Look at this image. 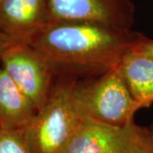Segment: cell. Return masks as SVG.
I'll list each match as a JSON object with an SVG mask.
<instances>
[{
	"instance_id": "3",
	"label": "cell",
	"mask_w": 153,
	"mask_h": 153,
	"mask_svg": "<svg viewBox=\"0 0 153 153\" xmlns=\"http://www.w3.org/2000/svg\"><path fill=\"white\" fill-rule=\"evenodd\" d=\"M80 102L84 117L110 125H128L141 106L133 97L118 66L81 83Z\"/></svg>"
},
{
	"instance_id": "11",
	"label": "cell",
	"mask_w": 153,
	"mask_h": 153,
	"mask_svg": "<svg viewBox=\"0 0 153 153\" xmlns=\"http://www.w3.org/2000/svg\"><path fill=\"white\" fill-rule=\"evenodd\" d=\"M132 153H153V125L140 126L138 141Z\"/></svg>"
},
{
	"instance_id": "6",
	"label": "cell",
	"mask_w": 153,
	"mask_h": 153,
	"mask_svg": "<svg viewBox=\"0 0 153 153\" xmlns=\"http://www.w3.org/2000/svg\"><path fill=\"white\" fill-rule=\"evenodd\" d=\"M52 22L79 21L130 30L134 20L131 0H48Z\"/></svg>"
},
{
	"instance_id": "13",
	"label": "cell",
	"mask_w": 153,
	"mask_h": 153,
	"mask_svg": "<svg viewBox=\"0 0 153 153\" xmlns=\"http://www.w3.org/2000/svg\"><path fill=\"white\" fill-rule=\"evenodd\" d=\"M16 42H20V41L13 38L5 33L0 32V60L6 49Z\"/></svg>"
},
{
	"instance_id": "9",
	"label": "cell",
	"mask_w": 153,
	"mask_h": 153,
	"mask_svg": "<svg viewBox=\"0 0 153 153\" xmlns=\"http://www.w3.org/2000/svg\"><path fill=\"white\" fill-rule=\"evenodd\" d=\"M118 69L133 97L141 108L152 105L153 104V58L139 50L135 45L123 58Z\"/></svg>"
},
{
	"instance_id": "7",
	"label": "cell",
	"mask_w": 153,
	"mask_h": 153,
	"mask_svg": "<svg viewBox=\"0 0 153 153\" xmlns=\"http://www.w3.org/2000/svg\"><path fill=\"white\" fill-rule=\"evenodd\" d=\"M52 19L48 0H0V32L27 42Z\"/></svg>"
},
{
	"instance_id": "1",
	"label": "cell",
	"mask_w": 153,
	"mask_h": 153,
	"mask_svg": "<svg viewBox=\"0 0 153 153\" xmlns=\"http://www.w3.org/2000/svg\"><path fill=\"white\" fill-rule=\"evenodd\" d=\"M142 34L97 22H52L28 39L56 75L105 71L119 66Z\"/></svg>"
},
{
	"instance_id": "5",
	"label": "cell",
	"mask_w": 153,
	"mask_h": 153,
	"mask_svg": "<svg viewBox=\"0 0 153 153\" xmlns=\"http://www.w3.org/2000/svg\"><path fill=\"white\" fill-rule=\"evenodd\" d=\"M140 128L134 121L119 127L84 117L60 153H132Z\"/></svg>"
},
{
	"instance_id": "10",
	"label": "cell",
	"mask_w": 153,
	"mask_h": 153,
	"mask_svg": "<svg viewBox=\"0 0 153 153\" xmlns=\"http://www.w3.org/2000/svg\"><path fill=\"white\" fill-rule=\"evenodd\" d=\"M0 153H33L24 130L0 128Z\"/></svg>"
},
{
	"instance_id": "8",
	"label": "cell",
	"mask_w": 153,
	"mask_h": 153,
	"mask_svg": "<svg viewBox=\"0 0 153 153\" xmlns=\"http://www.w3.org/2000/svg\"><path fill=\"white\" fill-rule=\"evenodd\" d=\"M37 113L32 100L0 66V128L24 130Z\"/></svg>"
},
{
	"instance_id": "12",
	"label": "cell",
	"mask_w": 153,
	"mask_h": 153,
	"mask_svg": "<svg viewBox=\"0 0 153 153\" xmlns=\"http://www.w3.org/2000/svg\"><path fill=\"white\" fill-rule=\"evenodd\" d=\"M136 48L153 58V39H150L142 35L140 41L137 43Z\"/></svg>"
},
{
	"instance_id": "2",
	"label": "cell",
	"mask_w": 153,
	"mask_h": 153,
	"mask_svg": "<svg viewBox=\"0 0 153 153\" xmlns=\"http://www.w3.org/2000/svg\"><path fill=\"white\" fill-rule=\"evenodd\" d=\"M46 103L24 129L33 153H60L85 117L81 83L73 75H56Z\"/></svg>"
},
{
	"instance_id": "4",
	"label": "cell",
	"mask_w": 153,
	"mask_h": 153,
	"mask_svg": "<svg viewBox=\"0 0 153 153\" xmlns=\"http://www.w3.org/2000/svg\"><path fill=\"white\" fill-rule=\"evenodd\" d=\"M1 67L32 100L38 111L49 97L55 74L43 55L27 42H16L6 49Z\"/></svg>"
}]
</instances>
